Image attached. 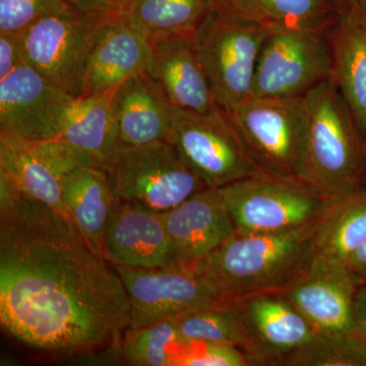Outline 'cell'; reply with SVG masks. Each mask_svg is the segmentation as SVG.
<instances>
[{"label":"cell","instance_id":"obj_1","mask_svg":"<svg viewBox=\"0 0 366 366\" xmlns=\"http://www.w3.org/2000/svg\"><path fill=\"white\" fill-rule=\"evenodd\" d=\"M0 322L40 352L110 350L131 324V303L114 266L76 224L0 173Z\"/></svg>","mask_w":366,"mask_h":366},{"label":"cell","instance_id":"obj_2","mask_svg":"<svg viewBox=\"0 0 366 366\" xmlns=\"http://www.w3.org/2000/svg\"><path fill=\"white\" fill-rule=\"evenodd\" d=\"M317 222L273 234L236 233L190 266L222 300L283 291L312 255Z\"/></svg>","mask_w":366,"mask_h":366},{"label":"cell","instance_id":"obj_3","mask_svg":"<svg viewBox=\"0 0 366 366\" xmlns=\"http://www.w3.org/2000/svg\"><path fill=\"white\" fill-rule=\"evenodd\" d=\"M307 127L298 179L327 199L362 187L366 142L333 79L305 96Z\"/></svg>","mask_w":366,"mask_h":366},{"label":"cell","instance_id":"obj_4","mask_svg":"<svg viewBox=\"0 0 366 366\" xmlns=\"http://www.w3.org/2000/svg\"><path fill=\"white\" fill-rule=\"evenodd\" d=\"M218 189L238 234H273L314 224L332 199L300 179L266 173Z\"/></svg>","mask_w":366,"mask_h":366},{"label":"cell","instance_id":"obj_5","mask_svg":"<svg viewBox=\"0 0 366 366\" xmlns=\"http://www.w3.org/2000/svg\"><path fill=\"white\" fill-rule=\"evenodd\" d=\"M115 199L164 213L207 189L170 142L119 144L104 168Z\"/></svg>","mask_w":366,"mask_h":366},{"label":"cell","instance_id":"obj_6","mask_svg":"<svg viewBox=\"0 0 366 366\" xmlns=\"http://www.w3.org/2000/svg\"><path fill=\"white\" fill-rule=\"evenodd\" d=\"M226 113L262 172L298 179L307 127L305 97H249Z\"/></svg>","mask_w":366,"mask_h":366},{"label":"cell","instance_id":"obj_7","mask_svg":"<svg viewBox=\"0 0 366 366\" xmlns=\"http://www.w3.org/2000/svg\"><path fill=\"white\" fill-rule=\"evenodd\" d=\"M117 16H90L69 9L45 16L21 34L24 62L69 95L79 97L91 53Z\"/></svg>","mask_w":366,"mask_h":366},{"label":"cell","instance_id":"obj_8","mask_svg":"<svg viewBox=\"0 0 366 366\" xmlns=\"http://www.w3.org/2000/svg\"><path fill=\"white\" fill-rule=\"evenodd\" d=\"M168 142L209 189L264 174L220 106L204 113L174 108Z\"/></svg>","mask_w":366,"mask_h":366},{"label":"cell","instance_id":"obj_9","mask_svg":"<svg viewBox=\"0 0 366 366\" xmlns=\"http://www.w3.org/2000/svg\"><path fill=\"white\" fill-rule=\"evenodd\" d=\"M272 32L216 11L197 29V51L216 103L225 112L249 97L259 53Z\"/></svg>","mask_w":366,"mask_h":366},{"label":"cell","instance_id":"obj_10","mask_svg":"<svg viewBox=\"0 0 366 366\" xmlns=\"http://www.w3.org/2000/svg\"><path fill=\"white\" fill-rule=\"evenodd\" d=\"M327 32L285 30L269 34L257 59L249 97H305L331 79L332 52Z\"/></svg>","mask_w":366,"mask_h":366},{"label":"cell","instance_id":"obj_11","mask_svg":"<svg viewBox=\"0 0 366 366\" xmlns=\"http://www.w3.org/2000/svg\"><path fill=\"white\" fill-rule=\"evenodd\" d=\"M114 267L131 303L129 329H141L222 301L190 264Z\"/></svg>","mask_w":366,"mask_h":366},{"label":"cell","instance_id":"obj_12","mask_svg":"<svg viewBox=\"0 0 366 366\" xmlns=\"http://www.w3.org/2000/svg\"><path fill=\"white\" fill-rule=\"evenodd\" d=\"M361 282L346 262L312 252L282 291L317 333L355 332L354 301Z\"/></svg>","mask_w":366,"mask_h":366},{"label":"cell","instance_id":"obj_13","mask_svg":"<svg viewBox=\"0 0 366 366\" xmlns=\"http://www.w3.org/2000/svg\"><path fill=\"white\" fill-rule=\"evenodd\" d=\"M83 165L95 164L60 139L31 141L0 132V173L71 221L62 197V178Z\"/></svg>","mask_w":366,"mask_h":366},{"label":"cell","instance_id":"obj_14","mask_svg":"<svg viewBox=\"0 0 366 366\" xmlns=\"http://www.w3.org/2000/svg\"><path fill=\"white\" fill-rule=\"evenodd\" d=\"M74 98L23 62L0 79V132L31 141L59 139Z\"/></svg>","mask_w":366,"mask_h":366},{"label":"cell","instance_id":"obj_15","mask_svg":"<svg viewBox=\"0 0 366 366\" xmlns=\"http://www.w3.org/2000/svg\"><path fill=\"white\" fill-rule=\"evenodd\" d=\"M102 257L112 266L158 268L182 264L160 213L115 199L102 238Z\"/></svg>","mask_w":366,"mask_h":366},{"label":"cell","instance_id":"obj_16","mask_svg":"<svg viewBox=\"0 0 366 366\" xmlns=\"http://www.w3.org/2000/svg\"><path fill=\"white\" fill-rule=\"evenodd\" d=\"M231 301L254 342L257 365H281L317 334L282 291L255 293Z\"/></svg>","mask_w":366,"mask_h":366},{"label":"cell","instance_id":"obj_17","mask_svg":"<svg viewBox=\"0 0 366 366\" xmlns=\"http://www.w3.org/2000/svg\"><path fill=\"white\" fill-rule=\"evenodd\" d=\"M182 264H192L236 234L218 189H204L160 213Z\"/></svg>","mask_w":366,"mask_h":366},{"label":"cell","instance_id":"obj_18","mask_svg":"<svg viewBox=\"0 0 366 366\" xmlns=\"http://www.w3.org/2000/svg\"><path fill=\"white\" fill-rule=\"evenodd\" d=\"M153 62L149 74L162 89L171 105L192 112L218 107L194 41V35L150 43Z\"/></svg>","mask_w":366,"mask_h":366},{"label":"cell","instance_id":"obj_19","mask_svg":"<svg viewBox=\"0 0 366 366\" xmlns=\"http://www.w3.org/2000/svg\"><path fill=\"white\" fill-rule=\"evenodd\" d=\"M152 62L150 42L119 14L106 26L91 53L81 96L110 90L149 72Z\"/></svg>","mask_w":366,"mask_h":366},{"label":"cell","instance_id":"obj_20","mask_svg":"<svg viewBox=\"0 0 366 366\" xmlns=\"http://www.w3.org/2000/svg\"><path fill=\"white\" fill-rule=\"evenodd\" d=\"M174 107L149 72L125 79L115 98L118 141L139 146L169 139Z\"/></svg>","mask_w":366,"mask_h":366},{"label":"cell","instance_id":"obj_21","mask_svg":"<svg viewBox=\"0 0 366 366\" xmlns=\"http://www.w3.org/2000/svg\"><path fill=\"white\" fill-rule=\"evenodd\" d=\"M334 83L366 142V26L351 6L340 7L327 32Z\"/></svg>","mask_w":366,"mask_h":366},{"label":"cell","instance_id":"obj_22","mask_svg":"<svg viewBox=\"0 0 366 366\" xmlns=\"http://www.w3.org/2000/svg\"><path fill=\"white\" fill-rule=\"evenodd\" d=\"M215 11L230 20L269 31H327L340 6L335 0H214Z\"/></svg>","mask_w":366,"mask_h":366},{"label":"cell","instance_id":"obj_23","mask_svg":"<svg viewBox=\"0 0 366 366\" xmlns=\"http://www.w3.org/2000/svg\"><path fill=\"white\" fill-rule=\"evenodd\" d=\"M117 89L72 99L60 132L61 141L101 168L119 146L115 117Z\"/></svg>","mask_w":366,"mask_h":366},{"label":"cell","instance_id":"obj_24","mask_svg":"<svg viewBox=\"0 0 366 366\" xmlns=\"http://www.w3.org/2000/svg\"><path fill=\"white\" fill-rule=\"evenodd\" d=\"M62 197L91 249L102 255V238L115 197L107 173L95 165L74 168L62 178Z\"/></svg>","mask_w":366,"mask_h":366},{"label":"cell","instance_id":"obj_25","mask_svg":"<svg viewBox=\"0 0 366 366\" xmlns=\"http://www.w3.org/2000/svg\"><path fill=\"white\" fill-rule=\"evenodd\" d=\"M214 11V0H132L120 14L153 43L194 35Z\"/></svg>","mask_w":366,"mask_h":366},{"label":"cell","instance_id":"obj_26","mask_svg":"<svg viewBox=\"0 0 366 366\" xmlns=\"http://www.w3.org/2000/svg\"><path fill=\"white\" fill-rule=\"evenodd\" d=\"M366 240V189L332 199L315 230L312 252L345 262Z\"/></svg>","mask_w":366,"mask_h":366},{"label":"cell","instance_id":"obj_27","mask_svg":"<svg viewBox=\"0 0 366 366\" xmlns=\"http://www.w3.org/2000/svg\"><path fill=\"white\" fill-rule=\"evenodd\" d=\"M178 329L187 341L237 347L247 354L252 365H257L254 342L242 315L231 300L179 315Z\"/></svg>","mask_w":366,"mask_h":366},{"label":"cell","instance_id":"obj_28","mask_svg":"<svg viewBox=\"0 0 366 366\" xmlns=\"http://www.w3.org/2000/svg\"><path fill=\"white\" fill-rule=\"evenodd\" d=\"M189 342L180 334L175 317L141 329H127L120 353L132 365L179 366Z\"/></svg>","mask_w":366,"mask_h":366},{"label":"cell","instance_id":"obj_29","mask_svg":"<svg viewBox=\"0 0 366 366\" xmlns=\"http://www.w3.org/2000/svg\"><path fill=\"white\" fill-rule=\"evenodd\" d=\"M288 366H366V344L356 332L315 334L314 339L282 361Z\"/></svg>","mask_w":366,"mask_h":366},{"label":"cell","instance_id":"obj_30","mask_svg":"<svg viewBox=\"0 0 366 366\" xmlns=\"http://www.w3.org/2000/svg\"><path fill=\"white\" fill-rule=\"evenodd\" d=\"M66 9L64 0H0V32L21 34L41 19Z\"/></svg>","mask_w":366,"mask_h":366},{"label":"cell","instance_id":"obj_31","mask_svg":"<svg viewBox=\"0 0 366 366\" xmlns=\"http://www.w3.org/2000/svg\"><path fill=\"white\" fill-rule=\"evenodd\" d=\"M247 354L225 344L189 342L179 366H249Z\"/></svg>","mask_w":366,"mask_h":366},{"label":"cell","instance_id":"obj_32","mask_svg":"<svg viewBox=\"0 0 366 366\" xmlns=\"http://www.w3.org/2000/svg\"><path fill=\"white\" fill-rule=\"evenodd\" d=\"M21 34L0 32V79L23 64Z\"/></svg>","mask_w":366,"mask_h":366},{"label":"cell","instance_id":"obj_33","mask_svg":"<svg viewBox=\"0 0 366 366\" xmlns=\"http://www.w3.org/2000/svg\"><path fill=\"white\" fill-rule=\"evenodd\" d=\"M64 2L69 9L79 14H90V16L117 14L112 9L109 0H64Z\"/></svg>","mask_w":366,"mask_h":366},{"label":"cell","instance_id":"obj_34","mask_svg":"<svg viewBox=\"0 0 366 366\" xmlns=\"http://www.w3.org/2000/svg\"><path fill=\"white\" fill-rule=\"evenodd\" d=\"M355 332L366 344V285L358 288L354 301Z\"/></svg>","mask_w":366,"mask_h":366},{"label":"cell","instance_id":"obj_35","mask_svg":"<svg viewBox=\"0 0 366 366\" xmlns=\"http://www.w3.org/2000/svg\"><path fill=\"white\" fill-rule=\"evenodd\" d=\"M345 262L358 280H366V240L349 254Z\"/></svg>","mask_w":366,"mask_h":366},{"label":"cell","instance_id":"obj_36","mask_svg":"<svg viewBox=\"0 0 366 366\" xmlns=\"http://www.w3.org/2000/svg\"><path fill=\"white\" fill-rule=\"evenodd\" d=\"M347 6H348V4H347ZM349 6H352L358 18L362 21L363 25L366 26V0H360V1L352 2V4H349Z\"/></svg>","mask_w":366,"mask_h":366},{"label":"cell","instance_id":"obj_37","mask_svg":"<svg viewBox=\"0 0 366 366\" xmlns=\"http://www.w3.org/2000/svg\"><path fill=\"white\" fill-rule=\"evenodd\" d=\"M132 1V0H109L112 9L119 14L127 9V6H129Z\"/></svg>","mask_w":366,"mask_h":366},{"label":"cell","instance_id":"obj_38","mask_svg":"<svg viewBox=\"0 0 366 366\" xmlns=\"http://www.w3.org/2000/svg\"><path fill=\"white\" fill-rule=\"evenodd\" d=\"M339 6H345L347 4H352V2L360 1V0H335Z\"/></svg>","mask_w":366,"mask_h":366}]
</instances>
